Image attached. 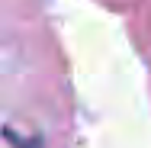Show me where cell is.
Here are the masks:
<instances>
[{
	"mask_svg": "<svg viewBox=\"0 0 151 148\" xmlns=\"http://www.w3.org/2000/svg\"><path fill=\"white\" fill-rule=\"evenodd\" d=\"M6 139H10V145H13V148H42V145H39V139H16L13 129H6Z\"/></svg>",
	"mask_w": 151,
	"mask_h": 148,
	"instance_id": "1",
	"label": "cell"
}]
</instances>
